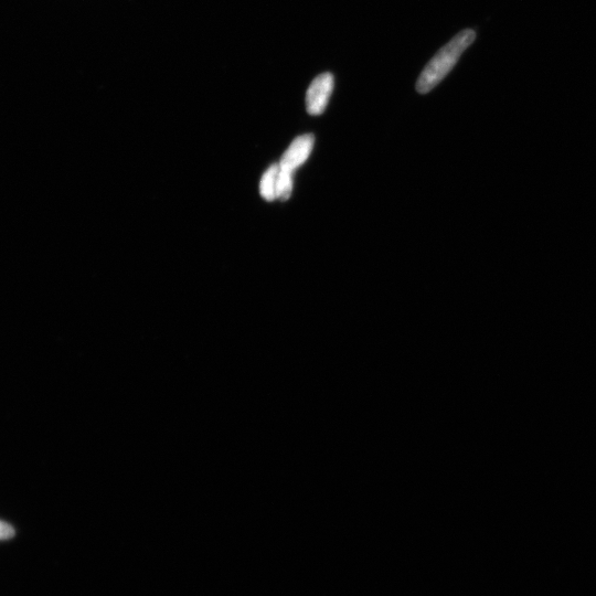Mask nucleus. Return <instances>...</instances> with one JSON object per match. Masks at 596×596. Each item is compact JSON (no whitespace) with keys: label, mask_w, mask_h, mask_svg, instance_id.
Here are the masks:
<instances>
[{"label":"nucleus","mask_w":596,"mask_h":596,"mask_svg":"<svg viewBox=\"0 0 596 596\" xmlns=\"http://www.w3.org/2000/svg\"><path fill=\"white\" fill-rule=\"evenodd\" d=\"M280 170L281 168L279 164L272 165L266 170L261 179L260 193L266 201H274L278 199L276 198V188H278Z\"/></svg>","instance_id":"20e7f679"},{"label":"nucleus","mask_w":596,"mask_h":596,"mask_svg":"<svg viewBox=\"0 0 596 596\" xmlns=\"http://www.w3.org/2000/svg\"><path fill=\"white\" fill-rule=\"evenodd\" d=\"M335 80L331 72L319 74L310 85L306 93V110L308 114L322 115L331 100Z\"/></svg>","instance_id":"f03ea898"},{"label":"nucleus","mask_w":596,"mask_h":596,"mask_svg":"<svg viewBox=\"0 0 596 596\" xmlns=\"http://www.w3.org/2000/svg\"><path fill=\"white\" fill-rule=\"evenodd\" d=\"M315 144L313 134L298 136L282 156L280 168L294 174L297 168L304 165L311 156Z\"/></svg>","instance_id":"7ed1b4c3"},{"label":"nucleus","mask_w":596,"mask_h":596,"mask_svg":"<svg viewBox=\"0 0 596 596\" xmlns=\"http://www.w3.org/2000/svg\"><path fill=\"white\" fill-rule=\"evenodd\" d=\"M475 39V31L465 29L439 50L422 71L417 82V91L421 94L431 92L452 71L464 51L473 45Z\"/></svg>","instance_id":"f257e3e1"},{"label":"nucleus","mask_w":596,"mask_h":596,"mask_svg":"<svg viewBox=\"0 0 596 596\" xmlns=\"http://www.w3.org/2000/svg\"><path fill=\"white\" fill-rule=\"evenodd\" d=\"M15 536V529L4 523V521H0V540H7Z\"/></svg>","instance_id":"423d86ee"},{"label":"nucleus","mask_w":596,"mask_h":596,"mask_svg":"<svg viewBox=\"0 0 596 596\" xmlns=\"http://www.w3.org/2000/svg\"><path fill=\"white\" fill-rule=\"evenodd\" d=\"M293 187V173L281 169L278 179V188H276V198H278L281 201L290 199L293 193Z\"/></svg>","instance_id":"39448f33"}]
</instances>
